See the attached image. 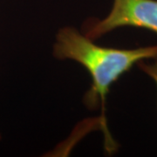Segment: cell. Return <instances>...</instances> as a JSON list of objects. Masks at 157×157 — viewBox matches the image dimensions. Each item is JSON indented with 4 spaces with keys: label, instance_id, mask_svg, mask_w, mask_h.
Listing matches in <instances>:
<instances>
[{
    "label": "cell",
    "instance_id": "obj_1",
    "mask_svg": "<svg viewBox=\"0 0 157 157\" xmlns=\"http://www.w3.org/2000/svg\"><path fill=\"white\" fill-rule=\"evenodd\" d=\"M52 55L59 60H73L81 65L92 78L91 88L84 97L86 106L103 108L111 86L124 73L141 60L157 57V45L131 49L98 45L73 26L58 30L52 45Z\"/></svg>",
    "mask_w": 157,
    "mask_h": 157
},
{
    "label": "cell",
    "instance_id": "obj_2",
    "mask_svg": "<svg viewBox=\"0 0 157 157\" xmlns=\"http://www.w3.org/2000/svg\"><path fill=\"white\" fill-rule=\"evenodd\" d=\"M121 27L146 29L157 34V0H113L107 16L86 19L81 32L95 41Z\"/></svg>",
    "mask_w": 157,
    "mask_h": 157
},
{
    "label": "cell",
    "instance_id": "obj_3",
    "mask_svg": "<svg viewBox=\"0 0 157 157\" xmlns=\"http://www.w3.org/2000/svg\"><path fill=\"white\" fill-rule=\"evenodd\" d=\"M152 60V62H148V59L141 60L137 63V67L140 68V71L153 79L157 87V57Z\"/></svg>",
    "mask_w": 157,
    "mask_h": 157
},
{
    "label": "cell",
    "instance_id": "obj_4",
    "mask_svg": "<svg viewBox=\"0 0 157 157\" xmlns=\"http://www.w3.org/2000/svg\"><path fill=\"white\" fill-rule=\"evenodd\" d=\"M2 140V133H1V130H0V140Z\"/></svg>",
    "mask_w": 157,
    "mask_h": 157
}]
</instances>
